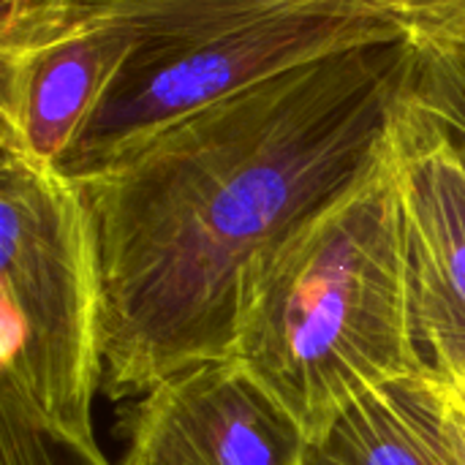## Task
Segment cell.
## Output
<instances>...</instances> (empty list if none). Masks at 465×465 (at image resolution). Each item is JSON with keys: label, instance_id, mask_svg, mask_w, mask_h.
<instances>
[{"label": "cell", "instance_id": "obj_7", "mask_svg": "<svg viewBox=\"0 0 465 465\" xmlns=\"http://www.w3.org/2000/svg\"><path fill=\"white\" fill-rule=\"evenodd\" d=\"M136 44V25L98 22L3 54L0 144L63 169Z\"/></svg>", "mask_w": 465, "mask_h": 465}, {"label": "cell", "instance_id": "obj_2", "mask_svg": "<svg viewBox=\"0 0 465 465\" xmlns=\"http://www.w3.org/2000/svg\"><path fill=\"white\" fill-rule=\"evenodd\" d=\"M229 357L308 444L365 395L428 371L390 142L360 180L251 262Z\"/></svg>", "mask_w": 465, "mask_h": 465}, {"label": "cell", "instance_id": "obj_5", "mask_svg": "<svg viewBox=\"0 0 465 465\" xmlns=\"http://www.w3.org/2000/svg\"><path fill=\"white\" fill-rule=\"evenodd\" d=\"M390 150L403 202L417 349L428 371L465 387V150L403 95Z\"/></svg>", "mask_w": 465, "mask_h": 465}, {"label": "cell", "instance_id": "obj_9", "mask_svg": "<svg viewBox=\"0 0 465 465\" xmlns=\"http://www.w3.org/2000/svg\"><path fill=\"white\" fill-rule=\"evenodd\" d=\"M177 0H3L0 54L33 49L71 27L125 19ZM362 11L401 25L411 38L465 14V0H305Z\"/></svg>", "mask_w": 465, "mask_h": 465}, {"label": "cell", "instance_id": "obj_1", "mask_svg": "<svg viewBox=\"0 0 465 465\" xmlns=\"http://www.w3.org/2000/svg\"><path fill=\"white\" fill-rule=\"evenodd\" d=\"M409 41L264 79L74 177L98 237L109 401L229 360L251 262L387 150Z\"/></svg>", "mask_w": 465, "mask_h": 465}, {"label": "cell", "instance_id": "obj_8", "mask_svg": "<svg viewBox=\"0 0 465 465\" xmlns=\"http://www.w3.org/2000/svg\"><path fill=\"white\" fill-rule=\"evenodd\" d=\"M302 465H444L430 371L349 406L319 441L305 447Z\"/></svg>", "mask_w": 465, "mask_h": 465}, {"label": "cell", "instance_id": "obj_3", "mask_svg": "<svg viewBox=\"0 0 465 465\" xmlns=\"http://www.w3.org/2000/svg\"><path fill=\"white\" fill-rule=\"evenodd\" d=\"M0 406L95 447L104 381L101 256L74 177L0 144Z\"/></svg>", "mask_w": 465, "mask_h": 465}, {"label": "cell", "instance_id": "obj_4", "mask_svg": "<svg viewBox=\"0 0 465 465\" xmlns=\"http://www.w3.org/2000/svg\"><path fill=\"white\" fill-rule=\"evenodd\" d=\"M131 25L139 27V44L60 169L68 177L264 79L411 38L381 16L305 0H180Z\"/></svg>", "mask_w": 465, "mask_h": 465}, {"label": "cell", "instance_id": "obj_12", "mask_svg": "<svg viewBox=\"0 0 465 465\" xmlns=\"http://www.w3.org/2000/svg\"><path fill=\"white\" fill-rule=\"evenodd\" d=\"M436 403V444L444 465H465V387L430 371Z\"/></svg>", "mask_w": 465, "mask_h": 465}, {"label": "cell", "instance_id": "obj_10", "mask_svg": "<svg viewBox=\"0 0 465 465\" xmlns=\"http://www.w3.org/2000/svg\"><path fill=\"white\" fill-rule=\"evenodd\" d=\"M401 95L465 150V14L409 41Z\"/></svg>", "mask_w": 465, "mask_h": 465}, {"label": "cell", "instance_id": "obj_11", "mask_svg": "<svg viewBox=\"0 0 465 465\" xmlns=\"http://www.w3.org/2000/svg\"><path fill=\"white\" fill-rule=\"evenodd\" d=\"M0 465H109L101 447L49 436L0 406Z\"/></svg>", "mask_w": 465, "mask_h": 465}, {"label": "cell", "instance_id": "obj_6", "mask_svg": "<svg viewBox=\"0 0 465 465\" xmlns=\"http://www.w3.org/2000/svg\"><path fill=\"white\" fill-rule=\"evenodd\" d=\"M120 465H302L297 422L229 357L191 365L125 414Z\"/></svg>", "mask_w": 465, "mask_h": 465}]
</instances>
